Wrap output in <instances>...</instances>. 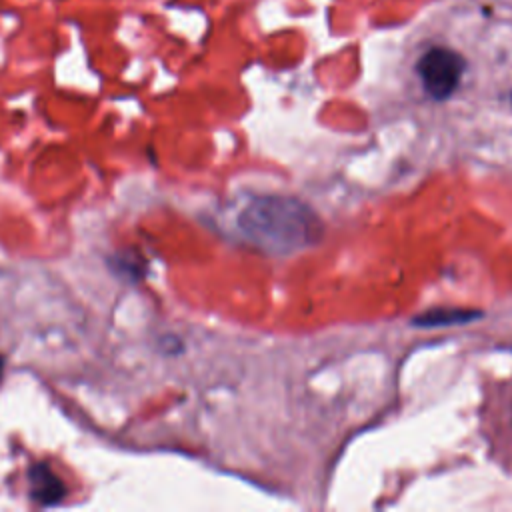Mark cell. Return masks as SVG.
Returning a JSON list of instances; mask_svg holds the SVG:
<instances>
[{
	"instance_id": "obj_1",
	"label": "cell",
	"mask_w": 512,
	"mask_h": 512,
	"mask_svg": "<svg viewBox=\"0 0 512 512\" xmlns=\"http://www.w3.org/2000/svg\"><path fill=\"white\" fill-rule=\"evenodd\" d=\"M242 234L270 254H294L324 234L318 214L294 196H256L238 214Z\"/></svg>"
},
{
	"instance_id": "obj_2",
	"label": "cell",
	"mask_w": 512,
	"mask_h": 512,
	"mask_svg": "<svg viewBox=\"0 0 512 512\" xmlns=\"http://www.w3.org/2000/svg\"><path fill=\"white\" fill-rule=\"evenodd\" d=\"M466 70V60L452 48L432 46L428 48L418 64L416 72L426 94L434 100H446L460 86L462 74Z\"/></svg>"
},
{
	"instance_id": "obj_3",
	"label": "cell",
	"mask_w": 512,
	"mask_h": 512,
	"mask_svg": "<svg viewBox=\"0 0 512 512\" xmlns=\"http://www.w3.org/2000/svg\"><path fill=\"white\" fill-rule=\"evenodd\" d=\"M30 498L42 506H56L66 496V486L48 464H32L28 470Z\"/></svg>"
},
{
	"instance_id": "obj_4",
	"label": "cell",
	"mask_w": 512,
	"mask_h": 512,
	"mask_svg": "<svg viewBox=\"0 0 512 512\" xmlns=\"http://www.w3.org/2000/svg\"><path fill=\"white\" fill-rule=\"evenodd\" d=\"M482 312L470 308H434L412 320L414 326L432 328V326H450V324H466L478 318Z\"/></svg>"
},
{
	"instance_id": "obj_5",
	"label": "cell",
	"mask_w": 512,
	"mask_h": 512,
	"mask_svg": "<svg viewBox=\"0 0 512 512\" xmlns=\"http://www.w3.org/2000/svg\"><path fill=\"white\" fill-rule=\"evenodd\" d=\"M136 256H114V268L118 274H126V278H140L144 272L142 264H134Z\"/></svg>"
},
{
	"instance_id": "obj_6",
	"label": "cell",
	"mask_w": 512,
	"mask_h": 512,
	"mask_svg": "<svg viewBox=\"0 0 512 512\" xmlns=\"http://www.w3.org/2000/svg\"><path fill=\"white\" fill-rule=\"evenodd\" d=\"M0 378H2V358H0Z\"/></svg>"
},
{
	"instance_id": "obj_7",
	"label": "cell",
	"mask_w": 512,
	"mask_h": 512,
	"mask_svg": "<svg viewBox=\"0 0 512 512\" xmlns=\"http://www.w3.org/2000/svg\"><path fill=\"white\" fill-rule=\"evenodd\" d=\"M510 424H512V412H510Z\"/></svg>"
}]
</instances>
